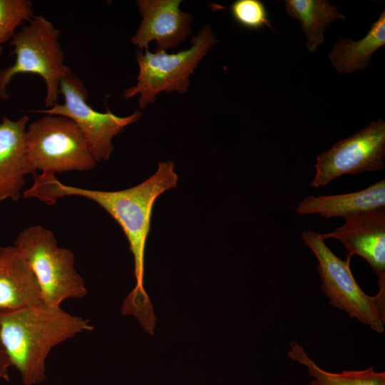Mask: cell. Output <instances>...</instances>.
I'll use <instances>...</instances> for the list:
<instances>
[{
  "label": "cell",
  "mask_w": 385,
  "mask_h": 385,
  "mask_svg": "<svg viewBox=\"0 0 385 385\" xmlns=\"http://www.w3.org/2000/svg\"><path fill=\"white\" fill-rule=\"evenodd\" d=\"M178 175L172 161L159 162L155 173L140 184L118 191H101L61 183L55 175H34V184L24 192L25 197H35L53 205L60 197L81 196L103 207L121 227L134 259L135 287L125 297L140 308L152 306L143 287L144 256L153 205L164 192L178 184Z\"/></svg>",
  "instance_id": "1"
},
{
  "label": "cell",
  "mask_w": 385,
  "mask_h": 385,
  "mask_svg": "<svg viewBox=\"0 0 385 385\" xmlns=\"http://www.w3.org/2000/svg\"><path fill=\"white\" fill-rule=\"evenodd\" d=\"M93 329L88 319L45 303L0 311V338L24 385L45 381L46 360L54 346Z\"/></svg>",
  "instance_id": "2"
},
{
  "label": "cell",
  "mask_w": 385,
  "mask_h": 385,
  "mask_svg": "<svg viewBox=\"0 0 385 385\" xmlns=\"http://www.w3.org/2000/svg\"><path fill=\"white\" fill-rule=\"evenodd\" d=\"M60 30L43 16H34L9 41L16 59L0 70V98L6 99V88L19 74L32 73L44 81L47 108L58 103L60 83L71 71L64 64V53L59 41Z\"/></svg>",
  "instance_id": "3"
},
{
  "label": "cell",
  "mask_w": 385,
  "mask_h": 385,
  "mask_svg": "<svg viewBox=\"0 0 385 385\" xmlns=\"http://www.w3.org/2000/svg\"><path fill=\"white\" fill-rule=\"evenodd\" d=\"M14 246L34 273L46 304L61 307L65 299L86 295L73 252L59 247L51 230L41 225L29 227L18 235Z\"/></svg>",
  "instance_id": "4"
},
{
  "label": "cell",
  "mask_w": 385,
  "mask_h": 385,
  "mask_svg": "<svg viewBox=\"0 0 385 385\" xmlns=\"http://www.w3.org/2000/svg\"><path fill=\"white\" fill-rule=\"evenodd\" d=\"M302 240L317 259V269L322 281V290L329 299V304L369 325L374 331L383 333L385 324V280L378 281L379 292L375 296H369L354 279L349 262L335 255L319 233L304 230L302 233Z\"/></svg>",
  "instance_id": "5"
},
{
  "label": "cell",
  "mask_w": 385,
  "mask_h": 385,
  "mask_svg": "<svg viewBox=\"0 0 385 385\" xmlns=\"http://www.w3.org/2000/svg\"><path fill=\"white\" fill-rule=\"evenodd\" d=\"M26 145L33 169L41 174L88 171L97 163L83 133L62 115L46 114L30 123Z\"/></svg>",
  "instance_id": "6"
},
{
  "label": "cell",
  "mask_w": 385,
  "mask_h": 385,
  "mask_svg": "<svg viewBox=\"0 0 385 385\" xmlns=\"http://www.w3.org/2000/svg\"><path fill=\"white\" fill-rule=\"evenodd\" d=\"M217 41L208 24L192 38V46L188 49L170 54L165 51L152 53L147 48L143 53L138 50V83L124 91L123 98L128 99L140 94L139 106L143 109L163 91L186 93L190 74Z\"/></svg>",
  "instance_id": "7"
},
{
  "label": "cell",
  "mask_w": 385,
  "mask_h": 385,
  "mask_svg": "<svg viewBox=\"0 0 385 385\" xmlns=\"http://www.w3.org/2000/svg\"><path fill=\"white\" fill-rule=\"evenodd\" d=\"M60 93L64 98L63 104L31 112L62 115L73 120L86 137L97 162L110 158L113 151V138L142 115L140 111L120 117L110 111L102 113L94 110L87 103L88 92L83 81L71 71L62 78Z\"/></svg>",
  "instance_id": "8"
},
{
  "label": "cell",
  "mask_w": 385,
  "mask_h": 385,
  "mask_svg": "<svg viewBox=\"0 0 385 385\" xmlns=\"http://www.w3.org/2000/svg\"><path fill=\"white\" fill-rule=\"evenodd\" d=\"M384 158L385 122L379 119L319 154L314 165L316 173L309 186H326L346 174L382 170L385 167Z\"/></svg>",
  "instance_id": "9"
},
{
  "label": "cell",
  "mask_w": 385,
  "mask_h": 385,
  "mask_svg": "<svg viewBox=\"0 0 385 385\" xmlns=\"http://www.w3.org/2000/svg\"><path fill=\"white\" fill-rule=\"evenodd\" d=\"M343 226L319 234L325 239H336L345 247L346 261L353 255L365 259L379 277L385 279V207L360 212L344 217Z\"/></svg>",
  "instance_id": "10"
},
{
  "label": "cell",
  "mask_w": 385,
  "mask_h": 385,
  "mask_svg": "<svg viewBox=\"0 0 385 385\" xmlns=\"http://www.w3.org/2000/svg\"><path fill=\"white\" fill-rule=\"evenodd\" d=\"M180 0H138L141 23L131 38V43L139 50L148 48L155 41V51L177 48L191 34L190 14L180 9Z\"/></svg>",
  "instance_id": "11"
},
{
  "label": "cell",
  "mask_w": 385,
  "mask_h": 385,
  "mask_svg": "<svg viewBox=\"0 0 385 385\" xmlns=\"http://www.w3.org/2000/svg\"><path fill=\"white\" fill-rule=\"evenodd\" d=\"M29 118L0 122V201L21 198L25 176L36 175L27 153L26 130Z\"/></svg>",
  "instance_id": "12"
},
{
  "label": "cell",
  "mask_w": 385,
  "mask_h": 385,
  "mask_svg": "<svg viewBox=\"0 0 385 385\" xmlns=\"http://www.w3.org/2000/svg\"><path fill=\"white\" fill-rule=\"evenodd\" d=\"M44 303L36 277L14 246L0 247V311Z\"/></svg>",
  "instance_id": "13"
},
{
  "label": "cell",
  "mask_w": 385,
  "mask_h": 385,
  "mask_svg": "<svg viewBox=\"0 0 385 385\" xmlns=\"http://www.w3.org/2000/svg\"><path fill=\"white\" fill-rule=\"evenodd\" d=\"M385 207V179L359 191L333 195L307 196L296 208L300 215L316 214L327 218L346 217Z\"/></svg>",
  "instance_id": "14"
},
{
  "label": "cell",
  "mask_w": 385,
  "mask_h": 385,
  "mask_svg": "<svg viewBox=\"0 0 385 385\" xmlns=\"http://www.w3.org/2000/svg\"><path fill=\"white\" fill-rule=\"evenodd\" d=\"M385 44V11L374 22L366 35L358 41L349 38L337 41L329 53L334 67L341 73H351L365 68L372 54Z\"/></svg>",
  "instance_id": "15"
},
{
  "label": "cell",
  "mask_w": 385,
  "mask_h": 385,
  "mask_svg": "<svg viewBox=\"0 0 385 385\" xmlns=\"http://www.w3.org/2000/svg\"><path fill=\"white\" fill-rule=\"evenodd\" d=\"M287 14L299 20L307 39V47L311 52L324 43L325 29L337 19L344 20L337 6L325 0H286Z\"/></svg>",
  "instance_id": "16"
},
{
  "label": "cell",
  "mask_w": 385,
  "mask_h": 385,
  "mask_svg": "<svg viewBox=\"0 0 385 385\" xmlns=\"http://www.w3.org/2000/svg\"><path fill=\"white\" fill-rule=\"evenodd\" d=\"M287 356L307 367L314 379L309 385H385V372H376L374 367L364 370H344L332 373L319 367L298 343L291 342Z\"/></svg>",
  "instance_id": "17"
},
{
  "label": "cell",
  "mask_w": 385,
  "mask_h": 385,
  "mask_svg": "<svg viewBox=\"0 0 385 385\" xmlns=\"http://www.w3.org/2000/svg\"><path fill=\"white\" fill-rule=\"evenodd\" d=\"M34 16L30 0H0V46L10 41L16 29Z\"/></svg>",
  "instance_id": "18"
},
{
  "label": "cell",
  "mask_w": 385,
  "mask_h": 385,
  "mask_svg": "<svg viewBox=\"0 0 385 385\" xmlns=\"http://www.w3.org/2000/svg\"><path fill=\"white\" fill-rule=\"evenodd\" d=\"M233 19L241 26L258 30L271 27L267 9L260 0H236L230 8Z\"/></svg>",
  "instance_id": "19"
},
{
  "label": "cell",
  "mask_w": 385,
  "mask_h": 385,
  "mask_svg": "<svg viewBox=\"0 0 385 385\" xmlns=\"http://www.w3.org/2000/svg\"><path fill=\"white\" fill-rule=\"evenodd\" d=\"M11 366L12 364L0 338V379L9 381V369Z\"/></svg>",
  "instance_id": "20"
},
{
  "label": "cell",
  "mask_w": 385,
  "mask_h": 385,
  "mask_svg": "<svg viewBox=\"0 0 385 385\" xmlns=\"http://www.w3.org/2000/svg\"><path fill=\"white\" fill-rule=\"evenodd\" d=\"M1 51H2V47L0 46V54H1Z\"/></svg>",
  "instance_id": "21"
}]
</instances>
